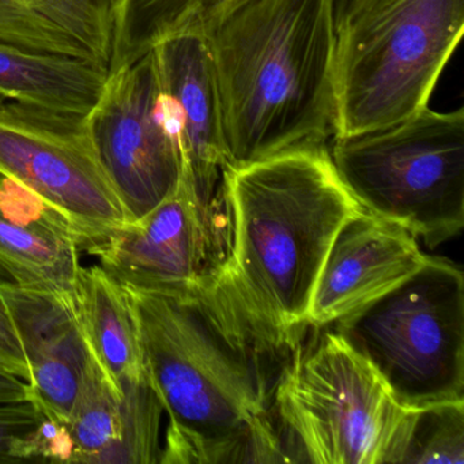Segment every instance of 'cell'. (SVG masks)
<instances>
[{"label": "cell", "mask_w": 464, "mask_h": 464, "mask_svg": "<svg viewBox=\"0 0 464 464\" xmlns=\"http://www.w3.org/2000/svg\"><path fill=\"white\" fill-rule=\"evenodd\" d=\"M227 246L199 293L271 360L309 327L312 295L339 229L362 210L324 145L227 167Z\"/></svg>", "instance_id": "cell-1"}, {"label": "cell", "mask_w": 464, "mask_h": 464, "mask_svg": "<svg viewBox=\"0 0 464 464\" xmlns=\"http://www.w3.org/2000/svg\"><path fill=\"white\" fill-rule=\"evenodd\" d=\"M127 290L169 418L160 463H287L271 407V358L200 295Z\"/></svg>", "instance_id": "cell-2"}, {"label": "cell", "mask_w": 464, "mask_h": 464, "mask_svg": "<svg viewBox=\"0 0 464 464\" xmlns=\"http://www.w3.org/2000/svg\"><path fill=\"white\" fill-rule=\"evenodd\" d=\"M202 36L216 72L227 167L334 137L333 0H240Z\"/></svg>", "instance_id": "cell-3"}, {"label": "cell", "mask_w": 464, "mask_h": 464, "mask_svg": "<svg viewBox=\"0 0 464 464\" xmlns=\"http://www.w3.org/2000/svg\"><path fill=\"white\" fill-rule=\"evenodd\" d=\"M271 407L287 463H401L417 412L334 330L290 350Z\"/></svg>", "instance_id": "cell-4"}, {"label": "cell", "mask_w": 464, "mask_h": 464, "mask_svg": "<svg viewBox=\"0 0 464 464\" xmlns=\"http://www.w3.org/2000/svg\"><path fill=\"white\" fill-rule=\"evenodd\" d=\"M463 31L464 0H368L336 32L334 137L428 108Z\"/></svg>", "instance_id": "cell-5"}, {"label": "cell", "mask_w": 464, "mask_h": 464, "mask_svg": "<svg viewBox=\"0 0 464 464\" xmlns=\"http://www.w3.org/2000/svg\"><path fill=\"white\" fill-rule=\"evenodd\" d=\"M330 154L362 210L431 248L463 229V108L428 107L384 129L334 137Z\"/></svg>", "instance_id": "cell-6"}, {"label": "cell", "mask_w": 464, "mask_h": 464, "mask_svg": "<svg viewBox=\"0 0 464 464\" xmlns=\"http://www.w3.org/2000/svg\"><path fill=\"white\" fill-rule=\"evenodd\" d=\"M407 409L464 401V278L439 257L334 323Z\"/></svg>", "instance_id": "cell-7"}, {"label": "cell", "mask_w": 464, "mask_h": 464, "mask_svg": "<svg viewBox=\"0 0 464 464\" xmlns=\"http://www.w3.org/2000/svg\"><path fill=\"white\" fill-rule=\"evenodd\" d=\"M0 175L66 214L85 235V251L131 222L83 113L0 104Z\"/></svg>", "instance_id": "cell-8"}, {"label": "cell", "mask_w": 464, "mask_h": 464, "mask_svg": "<svg viewBox=\"0 0 464 464\" xmlns=\"http://www.w3.org/2000/svg\"><path fill=\"white\" fill-rule=\"evenodd\" d=\"M86 121L131 221L178 188L183 173L180 116L160 82L153 51L111 72Z\"/></svg>", "instance_id": "cell-9"}, {"label": "cell", "mask_w": 464, "mask_h": 464, "mask_svg": "<svg viewBox=\"0 0 464 464\" xmlns=\"http://www.w3.org/2000/svg\"><path fill=\"white\" fill-rule=\"evenodd\" d=\"M86 251L124 286L170 295H199L225 257L183 173L157 208Z\"/></svg>", "instance_id": "cell-10"}, {"label": "cell", "mask_w": 464, "mask_h": 464, "mask_svg": "<svg viewBox=\"0 0 464 464\" xmlns=\"http://www.w3.org/2000/svg\"><path fill=\"white\" fill-rule=\"evenodd\" d=\"M160 82L181 121L183 176L208 229L227 243L224 173L227 167L221 102L210 50L202 34L168 37L153 48Z\"/></svg>", "instance_id": "cell-11"}, {"label": "cell", "mask_w": 464, "mask_h": 464, "mask_svg": "<svg viewBox=\"0 0 464 464\" xmlns=\"http://www.w3.org/2000/svg\"><path fill=\"white\" fill-rule=\"evenodd\" d=\"M409 230L361 210L339 229L320 271L309 327L323 328L369 305L428 262Z\"/></svg>", "instance_id": "cell-12"}, {"label": "cell", "mask_w": 464, "mask_h": 464, "mask_svg": "<svg viewBox=\"0 0 464 464\" xmlns=\"http://www.w3.org/2000/svg\"><path fill=\"white\" fill-rule=\"evenodd\" d=\"M31 369L32 401L43 414L66 423L96 358L75 309L74 295L0 287Z\"/></svg>", "instance_id": "cell-13"}, {"label": "cell", "mask_w": 464, "mask_h": 464, "mask_svg": "<svg viewBox=\"0 0 464 464\" xmlns=\"http://www.w3.org/2000/svg\"><path fill=\"white\" fill-rule=\"evenodd\" d=\"M121 0H0V40L110 70Z\"/></svg>", "instance_id": "cell-14"}, {"label": "cell", "mask_w": 464, "mask_h": 464, "mask_svg": "<svg viewBox=\"0 0 464 464\" xmlns=\"http://www.w3.org/2000/svg\"><path fill=\"white\" fill-rule=\"evenodd\" d=\"M74 303L89 346L123 396L124 384L149 377L129 290L102 266L81 267Z\"/></svg>", "instance_id": "cell-15"}, {"label": "cell", "mask_w": 464, "mask_h": 464, "mask_svg": "<svg viewBox=\"0 0 464 464\" xmlns=\"http://www.w3.org/2000/svg\"><path fill=\"white\" fill-rule=\"evenodd\" d=\"M110 70L93 62L29 50L0 40V97L88 115Z\"/></svg>", "instance_id": "cell-16"}, {"label": "cell", "mask_w": 464, "mask_h": 464, "mask_svg": "<svg viewBox=\"0 0 464 464\" xmlns=\"http://www.w3.org/2000/svg\"><path fill=\"white\" fill-rule=\"evenodd\" d=\"M240 0H121L111 72L143 58L168 37L202 34Z\"/></svg>", "instance_id": "cell-17"}, {"label": "cell", "mask_w": 464, "mask_h": 464, "mask_svg": "<svg viewBox=\"0 0 464 464\" xmlns=\"http://www.w3.org/2000/svg\"><path fill=\"white\" fill-rule=\"evenodd\" d=\"M81 246L0 218V287L74 295Z\"/></svg>", "instance_id": "cell-18"}, {"label": "cell", "mask_w": 464, "mask_h": 464, "mask_svg": "<svg viewBox=\"0 0 464 464\" xmlns=\"http://www.w3.org/2000/svg\"><path fill=\"white\" fill-rule=\"evenodd\" d=\"M75 463H105L121 436V393L97 358L92 361L66 420Z\"/></svg>", "instance_id": "cell-19"}, {"label": "cell", "mask_w": 464, "mask_h": 464, "mask_svg": "<svg viewBox=\"0 0 464 464\" xmlns=\"http://www.w3.org/2000/svg\"><path fill=\"white\" fill-rule=\"evenodd\" d=\"M121 391V436L105 463H160L164 407L150 379L127 382Z\"/></svg>", "instance_id": "cell-20"}, {"label": "cell", "mask_w": 464, "mask_h": 464, "mask_svg": "<svg viewBox=\"0 0 464 464\" xmlns=\"http://www.w3.org/2000/svg\"><path fill=\"white\" fill-rule=\"evenodd\" d=\"M401 463H464V401L417 409Z\"/></svg>", "instance_id": "cell-21"}, {"label": "cell", "mask_w": 464, "mask_h": 464, "mask_svg": "<svg viewBox=\"0 0 464 464\" xmlns=\"http://www.w3.org/2000/svg\"><path fill=\"white\" fill-rule=\"evenodd\" d=\"M0 218L34 232L85 246L82 230L55 206L13 179L0 175Z\"/></svg>", "instance_id": "cell-22"}, {"label": "cell", "mask_w": 464, "mask_h": 464, "mask_svg": "<svg viewBox=\"0 0 464 464\" xmlns=\"http://www.w3.org/2000/svg\"><path fill=\"white\" fill-rule=\"evenodd\" d=\"M42 420L32 399L0 403V464L32 461L31 439Z\"/></svg>", "instance_id": "cell-23"}, {"label": "cell", "mask_w": 464, "mask_h": 464, "mask_svg": "<svg viewBox=\"0 0 464 464\" xmlns=\"http://www.w3.org/2000/svg\"><path fill=\"white\" fill-rule=\"evenodd\" d=\"M28 399H32L29 382L14 374L0 372V403L28 401Z\"/></svg>", "instance_id": "cell-24"}, {"label": "cell", "mask_w": 464, "mask_h": 464, "mask_svg": "<svg viewBox=\"0 0 464 464\" xmlns=\"http://www.w3.org/2000/svg\"><path fill=\"white\" fill-rule=\"evenodd\" d=\"M0 342H2L5 346L9 347L18 357L26 360L20 336H18L17 330H15L14 327V322H13L12 316H10L9 309H7L2 295H0Z\"/></svg>", "instance_id": "cell-25"}, {"label": "cell", "mask_w": 464, "mask_h": 464, "mask_svg": "<svg viewBox=\"0 0 464 464\" xmlns=\"http://www.w3.org/2000/svg\"><path fill=\"white\" fill-rule=\"evenodd\" d=\"M368 0H333L336 32Z\"/></svg>", "instance_id": "cell-26"}]
</instances>
